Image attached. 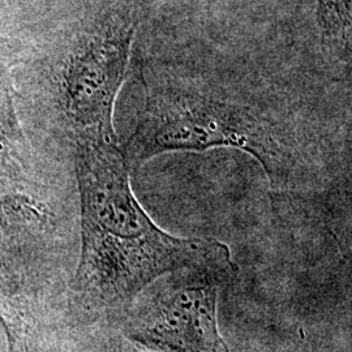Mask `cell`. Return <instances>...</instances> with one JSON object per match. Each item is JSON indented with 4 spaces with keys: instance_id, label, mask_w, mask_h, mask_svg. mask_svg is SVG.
I'll return each mask as SVG.
<instances>
[{
    "instance_id": "cell-1",
    "label": "cell",
    "mask_w": 352,
    "mask_h": 352,
    "mask_svg": "<svg viewBox=\"0 0 352 352\" xmlns=\"http://www.w3.org/2000/svg\"><path fill=\"white\" fill-rule=\"evenodd\" d=\"M76 145L82 243L74 289L80 300L109 309L166 274L225 277L235 270L226 244L179 238L154 223L132 192L129 164L118 141Z\"/></svg>"
},
{
    "instance_id": "cell-2",
    "label": "cell",
    "mask_w": 352,
    "mask_h": 352,
    "mask_svg": "<svg viewBox=\"0 0 352 352\" xmlns=\"http://www.w3.org/2000/svg\"><path fill=\"white\" fill-rule=\"evenodd\" d=\"M236 148L264 167L274 186L289 154L272 126L253 109L218 100L197 90L148 81L135 131L124 148L128 164H140L168 151Z\"/></svg>"
},
{
    "instance_id": "cell-3",
    "label": "cell",
    "mask_w": 352,
    "mask_h": 352,
    "mask_svg": "<svg viewBox=\"0 0 352 352\" xmlns=\"http://www.w3.org/2000/svg\"><path fill=\"white\" fill-rule=\"evenodd\" d=\"M136 24L116 13L82 38L64 63L60 104L77 142L118 141L115 103L126 80Z\"/></svg>"
},
{
    "instance_id": "cell-4",
    "label": "cell",
    "mask_w": 352,
    "mask_h": 352,
    "mask_svg": "<svg viewBox=\"0 0 352 352\" xmlns=\"http://www.w3.org/2000/svg\"><path fill=\"white\" fill-rule=\"evenodd\" d=\"M182 272L129 322L131 340L157 352H228L217 320V279Z\"/></svg>"
},
{
    "instance_id": "cell-5",
    "label": "cell",
    "mask_w": 352,
    "mask_h": 352,
    "mask_svg": "<svg viewBox=\"0 0 352 352\" xmlns=\"http://www.w3.org/2000/svg\"><path fill=\"white\" fill-rule=\"evenodd\" d=\"M21 140L23 133L13 104L10 68L6 56L0 55V153L13 151Z\"/></svg>"
},
{
    "instance_id": "cell-6",
    "label": "cell",
    "mask_w": 352,
    "mask_h": 352,
    "mask_svg": "<svg viewBox=\"0 0 352 352\" xmlns=\"http://www.w3.org/2000/svg\"><path fill=\"white\" fill-rule=\"evenodd\" d=\"M317 21L324 43L346 39L352 28V0H317Z\"/></svg>"
},
{
    "instance_id": "cell-7",
    "label": "cell",
    "mask_w": 352,
    "mask_h": 352,
    "mask_svg": "<svg viewBox=\"0 0 352 352\" xmlns=\"http://www.w3.org/2000/svg\"><path fill=\"white\" fill-rule=\"evenodd\" d=\"M0 325L6 330L10 351L12 352L16 349V343H17L16 342L17 340V331H14L12 320H11L10 315L7 314V311H6V308L3 307L1 302H0Z\"/></svg>"
},
{
    "instance_id": "cell-8",
    "label": "cell",
    "mask_w": 352,
    "mask_h": 352,
    "mask_svg": "<svg viewBox=\"0 0 352 352\" xmlns=\"http://www.w3.org/2000/svg\"><path fill=\"white\" fill-rule=\"evenodd\" d=\"M346 258H347V260H349V263H350V264H351V266H352V254H351V253H346Z\"/></svg>"
},
{
    "instance_id": "cell-9",
    "label": "cell",
    "mask_w": 352,
    "mask_h": 352,
    "mask_svg": "<svg viewBox=\"0 0 352 352\" xmlns=\"http://www.w3.org/2000/svg\"><path fill=\"white\" fill-rule=\"evenodd\" d=\"M138 352H140V351H138Z\"/></svg>"
}]
</instances>
